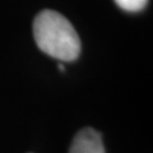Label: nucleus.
Returning <instances> with one entry per match:
<instances>
[{
  "label": "nucleus",
  "mask_w": 153,
  "mask_h": 153,
  "mask_svg": "<svg viewBox=\"0 0 153 153\" xmlns=\"http://www.w3.org/2000/svg\"><path fill=\"white\" fill-rule=\"evenodd\" d=\"M33 36L37 46L51 57L73 61L79 56L80 40L73 25L60 13L42 10L33 21Z\"/></svg>",
  "instance_id": "nucleus-1"
},
{
  "label": "nucleus",
  "mask_w": 153,
  "mask_h": 153,
  "mask_svg": "<svg viewBox=\"0 0 153 153\" xmlns=\"http://www.w3.org/2000/svg\"><path fill=\"white\" fill-rule=\"evenodd\" d=\"M69 153H105L101 134L92 128L82 129L74 137Z\"/></svg>",
  "instance_id": "nucleus-2"
},
{
  "label": "nucleus",
  "mask_w": 153,
  "mask_h": 153,
  "mask_svg": "<svg viewBox=\"0 0 153 153\" xmlns=\"http://www.w3.org/2000/svg\"><path fill=\"white\" fill-rule=\"evenodd\" d=\"M115 3L123 10L135 13V12L143 10L147 7L148 0H115Z\"/></svg>",
  "instance_id": "nucleus-3"
}]
</instances>
